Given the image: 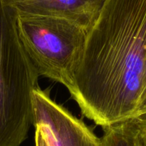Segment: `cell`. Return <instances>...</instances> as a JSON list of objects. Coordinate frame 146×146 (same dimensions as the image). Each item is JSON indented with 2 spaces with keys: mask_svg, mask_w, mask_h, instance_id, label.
<instances>
[{
  "mask_svg": "<svg viewBox=\"0 0 146 146\" xmlns=\"http://www.w3.org/2000/svg\"><path fill=\"white\" fill-rule=\"evenodd\" d=\"M104 146H143L139 130L132 118L102 127Z\"/></svg>",
  "mask_w": 146,
  "mask_h": 146,
  "instance_id": "obj_6",
  "label": "cell"
},
{
  "mask_svg": "<svg viewBox=\"0 0 146 146\" xmlns=\"http://www.w3.org/2000/svg\"><path fill=\"white\" fill-rule=\"evenodd\" d=\"M134 119L139 130L143 146H146V115L134 117Z\"/></svg>",
  "mask_w": 146,
  "mask_h": 146,
  "instance_id": "obj_7",
  "label": "cell"
},
{
  "mask_svg": "<svg viewBox=\"0 0 146 146\" xmlns=\"http://www.w3.org/2000/svg\"><path fill=\"white\" fill-rule=\"evenodd\" d=\"M34 123L49 146H104L81 119L58 104L39 87L33 94Z\"/></svg>",
  "mask_w": 146,
  "mask_h": 146,
  "instance_id": "obj_4",
  "label": "cell"
},
{
  "mask_svg": "<svg viewBox=\"0 0 146 146\" xmlns=\"http://www.w3.org/2000/svg\"><path fill=\"white\" fill-rule=\"evenodd\" d=\"M17 24L40 77L61 83L72 92L88 30L64 19L41 16L18 14Z\"/></svg>",
  "mask_w": 146,
  "mask_h": 146,
  "instance_id": "obj_3",
  "label": "cell"
},
{
  "mask_svg": "<svg viewBox=\"0 0 146 146\" xmlns=\"http://www.w3.org/2000/svg\"><path fill=\"white\" fill-rule=\"evenodd\" d=\"M35 146H49L42 133L38 129L35 130Z\"/></svg>",
  "mask_w": 146,
  "mask_h": 146,
  "instance_id": "obj_8",
  "label": "cell"
},
{
  "mask_svg": "<svg viewBox=\"0 0 146 146\" xmlns=\"http://www.w3.org/2000/svg\"><path fill=\"white\" fill-rule=\"evenodd\" d=\"M145 115H146V114H145Z\"/></svg>",
  "mask_w": 146,
  "mask_h": 146,
  "instance_id": "obj_10",
  "label": "cell"
},
{
  "mask_svg": "<svg viewBox=\"0 0 146 146\" xmlns=\"http://www.w3.org/2000/svg\"><path fill=\"white\" fill-rule=\"evenodd\" d=\"M19 15L64 19L89 30L106 0H9Z\"/></svg>",
  "mask_w": 146,
  "mask_h": 146,
  "instance_id": "obj_5",
  "label": "cell"
},
{
  "mask_svg": "<svg viewBox=\"0 0 146 146\" xmlns=\"http://www.w3.org/2000/svg\"><path fill=\"white\" fill-rule=\"evenodd\" d=\"M106 127L135 117L146 95V0H106L88 30L70 93Z\"/></svg>",
  "mask_w": 146,
  "mask_h": 146,
  "instance_id": "obj_1",
  "label": "cell"
},
{
  "mask_svg": "<svg viewBox=\"0 0 146 146\" xmlns=\"http://www.w3.org/2000/svg\"><path fill=\"white\" fill-rule=\"evenodd\" d=\"M145 114H146V95L145 96L143 100V101L141 102V104H140L139 107H138V110H137L136 114H135V117L144 115Z\"/></svg>",
  "mask_w": 146,
  "mask_h": 146,
  "instance_id": "obj_9",
  "label": "cell"
},
{
  "mask_svg": "<svg viewBox=\"0 0 146 146\" xmlns=\"http://www.w3.org/2000/svg\"><path fill=\"white\" fill-rule=\"evenodd\" d=\"M18 13L0 0V146H20L34 123L33 94L40 75L23 44Z\"/></svg>",
  "mask_w": 146,
  "mask_h": 146,
  "instance_id": "obj_2",
  "label": "cell"
}]
</instances>
